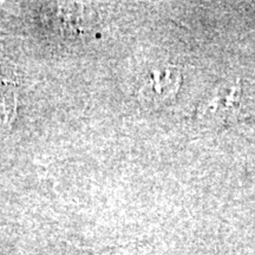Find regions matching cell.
I'll return each mask as SVG.
<instances>
[{"mask_svg":"<svg viewBox=\"0 0 255 255\" xmlns=\"http://www.w3.org/2000/svg\"><path fill=\"white\" fill-rule=\"evenodd\" d=\"M17 115V91L12 83L0 84V121L9 124Z\"/></svg>","mask_w":255,"mask_h":255,"instance_id":"7a4b0ae2","label":"cell"},{"mask_svg":"<svg viewBox=\"0 0 255 255\" xmlns=\"http://www.w3.org/2000/svg\"><path fill=\"white\" fill-rule=\"evenodd\" d=\"M240 101L241 87L239 82L234 85L220 88L202 108V115L210 117V120H220L226 122L237 115Z\"/></svg>","mask_w":255,"mask_h":255,"instance_id":"6da1fadb","label":"cell"}]
</instances>
